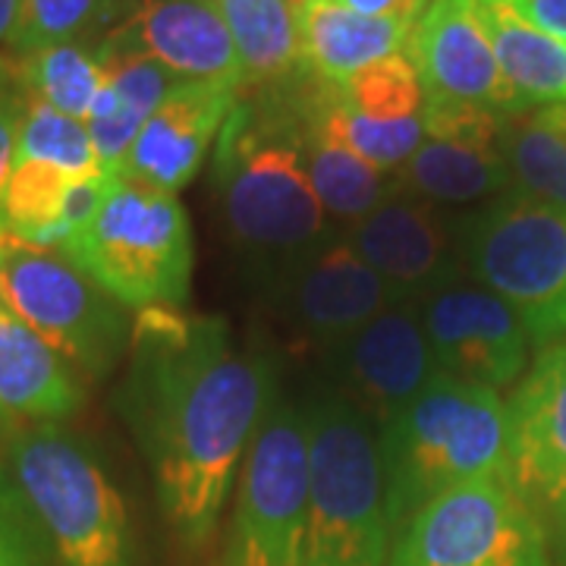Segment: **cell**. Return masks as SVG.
Listing matches in <instances>:
<instances>
[{"label": "cell", "instance_id": "13", "mask_svg": "<svg viewBox=\"0 0 566 566\" xmlns=\"http://www.w3.org/2000/svg\"><path fill=\"white\" fill-rule=\"evenodd\" d=\"M506 412V485L566 557V340L545 346Z\"/></svg>", "mask_w": 566, "mask_h": 566}, {"label": "cell", "instance_id": "25", "mask_svg": "<svg viewBox=\"0 0 566 566\" xmlns=\"http://www.w3.org/2000/svg\"><path fill=\"white\" fill-rule=\"evenodd\" d=\"M494 61L523 111L566 102V41L528 20L516 0H472Z\"/></svg>", "mask_w": 566, "mask_h": 566}, {"label": "cell", "instance_id": "6", "mask_svg": "<svg viewBox=\"0 0 566 566\" xmlns=\"http://www.w3.org/2000/svg\"><path fill=\"white\" fill-rule=\"evenodd\" d=\"M133 312L177 305L192 281V230L174 192L111 177L98 214L61 249Z\"/></svg>", "mask_w": 566, "mask_h": 566}, {"label": "cell", "instance_id": "39", "mask_svg": "<svg viewBox=\"0 0 566 566\" xmlns=\"http://www.w3.org/2000/svg\"><path fill=\"white\" fill-rule=\"evenodd\" d=\"M293 3H296V0H293Z\"/></svg>", "mask_w": 566, "mask_h": 566}, {"label": "cell", "instance_id": "15", "mask_svg": "<svg viewBox=\"0 0 566 566\" xmlns=\"http://www.w3.org/2000/svg\"><path fill=\"white\" fill-rule=\"evenodd\" d=\"M501 114L424 98V139L397 174L400 189L428 205H472L510 192Z\"/></svg>", "mask_w": 566, "mask_h": 566}, {"label": "cell", "instance_id": "5", "mask_svg": "<svg viewBox=\"0 0 566 566\" xmlns=\"http://www.w3.org/2000/svg\"><path fill=\"white\" fill-rule=\"evenodd\" d=\"M7 463L57 564L136 566L120 488L82 438L57 422H39L10 441Z\"/></svg>", "mask_w": 566, "mask_h": 566}, {"label": "cell", "instance_id": "14", "mask_svg": "<svg viewBox=\"0 0 566 566\" xmlns=\"http://www.w3.org/2000/svg\"><path fill=\"white\" fill-rule=\"evenodd\" d=\"M274 281V305L290 340L327 349L394 303H403L346 240H324Z\"/></svg>", "mask_w": 566, "mask_h": 566}, {"label": "cell", "instance_id": "12", "mask_svg": "<svg viewBox=\"0 0 566 566\" xmlns=\"http://www.w3.org/2000/svg\"><path fill=\"white\" fill-rule=\"evenodd\" d=\"M438 365L465 385L504 390L528 365V334L516 312L482 283L447 277L416 303Z\"/></svg>", "mask_w": 566, "mask_h": 566}, {"label": "cell", "instance_id": "26", "mask_svg": "<svg viewBox=\"0 0 566 566\" xmlns=\"http://www.w3.org/2000/svg\"><path fill=\"white\" fill-rule=\"evenodd\" d=\"M501 155L510 192L566 214V102L506 117Z\"/></svg>", "mask_w": 566, "mask_h": 566}, {"label": "cell", "instance_id": "29", "mask_svg": "<svg viewBox=\"0 0 566 566\" xmlns=\"http://www.w3.org/2000/svg\"><path fill=\"white\" fill-rule=\"evenodd\" d=\"M73 180V174L54 164L17 161L0 202L10 237L35 249H63L70 240L63 223V205Z\"/></svg>", "mask_w": 566, "mask_h": 566}, {"label": "cell", "instance_id": "28", "mask_svg": "<svg viewBox=\"0 0 566 566\" xmlns=\"http://www.w3.org/2000/svg\"><path fill=\"white\" fill-rule=\"evenodd\" d=\"M17 76L32 98L85 123L104 85L98 41H63V44H48L39 51L20 54Z\"/></svg>", "mask_w": 566, "mask_h": 566}, {"label": "cell", "instance_id": "11", "mask_svg": "<svg viewBox=\"0 0 566 566\" xmlns=\"http://www.w3.org/2000/svg\"><path fill=\"white\" fill-rule=\"evenodd\" d=\"M322 356L324 390L381 431L438 375L416 303H394Z\"/></svg>", "mask_w": 566, "mask_h": 566}, {"label": "cell", "instance_id": "2", "mask_svg": "<svg viewBox=\"0 0 566 566\" xmlns=\"http://www.w3.org/2000/svg\"><path fill=\"white\" fill-rule=\"evenodd\" d=\"M308 82L312 73L300 70L271 85L264 102L240 98L214 145L211 180L227 233L271 277L327 240L300 145Z\"/></svg>", "mask_w": 566, "mask_h": 566}, {"label": "cell", "instance_id": "4", "mask_svg": "<svg viewBox=\"0 0 566 566\" xmlns=\"http://www.w3.org/2000/svg\"><path fill=\"white\" fill-rule=\"evenodd\" d=\"M308 416V516L303 566H387L390 510L378 431L318 387Z\"/></svg>", "mask_w": 566, "mask_h": 566}, {"label": "cell", "instance_id": "35", "mask_svg": "<svg viewBox=\"0 0 566 566\" xmlns=\"http://www.w3.org/2000/svg\"><path fill=\"white\" fill-rule=\"evenodd\" d=\"M528 20L566 41V0H516Z\"/></svg>", "mask_w": 566, "mask_h": 566}, {"label": "cell", "instance_id": "22", "mask_svg": "<svg viewBox=\"0 0 566 566\" xmlns=\"http://www.w3.org/2000/svg\"><path fill=\"white\" fill-rule=\"evenodd\" d=\"M293 10L303 70L331 85H344L365 66L400 54L416 25L403 17H363L337 0H296Z\"/></svg>", "mask_w": 566, "mask_h": 566}, {"label": "cell", "instance_id": "33", "mask_svg": "<svg viewBox=\"0 0 566 566\" xmlns=\"http://www.w3.org/2000/svg\"><path fill=\"white\" fill-rule=\"evenodd\" d=\"M25 88L17 85L7 95H0V202L7 192V182L13 177L17 167V151H20V126L22 114H25Z\"/></svg>", "mask_w": 566, "mask_h": 566}, {"label": "cell", "instance_id": "27", "mask_svg": "<svg viewBox=\"0 0 566 566\" xmlns=\"http://www.w3.org/2000/svg\"><path fill=\"white\" fill-rule=\"evenodd\" d=\"M243 66L245 85L271 88L303 70L293 0H214Z\"/></svg>", "mask_w": 566, "mask_h": 566}, {"label": "cell", "instance_id": "38", "mask_svg": "<svg viewBox=\"0 0 566 566\" xmlns=\"http://www.w3.org/2000/svg\"><path fill=\"white\" fill-rule=\"evenodd\" d=\"M0 424H3V409H0Z\"/></svg>", "mask_w": 566, "mask_h": 566}, {"label": "cell", "instance_id": "18", "mask_svg": "<svg viewBox=\"0 0 566 566\" xmlns=\"http://www.w3.org/2000/svg\"><path fill=\"white\" fill-rule=\"evenodd\" d=\"M104 41L145 54L180 80L243 88V66L214 0H136Z\"/></svg>", "mask_w": 566, "mask_h": 566}, {"label": "cell", "instance_id": "8", "mask_svg": "<svg viewBox=\"0 0 566 566\" xmlns=\"http://www.w3.org/2000/svg\"><path fill=\"white\" fill-rule=\"evenodd\" d=\"M0 303L85 378H104L133 344L126 305L61 249L0 245Z\"/></svg>", "mask_w": 566, "mask_h": 566}, {"label": "cell", "instance_id": "17", "mask_svg": "<svg viewBox=\"0 0 566 566\" xmlns=\"http://www.w3.org/2000/svg\"><path fill=\"white\" fill-rule=\"evenodd\" d=\"M331 123L359 158L400 174L424 139V88L412 61L390 54L334 85Z\"/></svg>", "mask_w": 566, "mask_h": 566}, {"label": "cell", "instance_id": "1", "mask_svg": "<svg viewBox=\"0 0 566 566\" xmlns=\"http://www.w3.org/2000/svg\"><path fill=\"white\" fill-rule=\"evenodd\" d=\"M126 419L155 472L164 520L205 545L264 412L277 397L274 363L240 344L214 315L142 308L133 324Z\"/></svg>", "mask_w": 566, "mask_h": 566}, {"label": "cell", "instance_id": "23", "mask_svg": "<svg viewBox=\"0 0 566 566\" xmlns=\"http://www.w3.org/2000/svg\"><path fill=\"white\" fill-rule=\"evenodd\" d=\"M98 51L104 61V85L92 104L85 126H88V136L104 170L117 174V167L133 148L145 120L186 80L170 73L158 61L117 48L104 39L98 41Z\"/></svg>", "mask_w": 566, "mask_h": 566}, {"label": "cell", "instance_id": "30", "mask_svg": "<svg viewBox=\"0 0 566 566\" xmlns=\"http://www.w3.org/2000/svg\"><path fill=\"white\" fill-rule=\"evenodd\" d=\"M29 95V92H25ZM17 161H44L61 167L73 177L104 170L98 151L92 145L88 126L76 117H66L51 104L29 95L20 126V151Z\"/></svg>", "mask_w": 566, "mask_h": 566}, {"label": "cell", "instance_id": "7", "mask_svg": "<svg viewBox=\"0 0 566 566\" xmlns=\"http://www.w3.org/2000/svg\"><path fill=\"white\" fill-rule=\"evenodd\" d=\"M460 259L475 283H482L516 312L532 344H564V211L506 192L463 223Z\"/></svg>", "mask_w": 566, "mask_h": 566}, {"label": "cell", "instance_id": "32", "mask_svg": "<svg viewBox=\"0 0 566 566\" xmlns=\"http://www.w3.org/2000/svg\"><path fill=\"white\" fill-rule=\"evenodd\" d=\"M0 566H61L7 465H0Z\"/></svg>", "mask_w": 566, "mask_h": 566}, {"label": "cell", "instance_id": "37", "mask_svg": "<svg viewBox=\"0 0 566 566\" xmlns=\"http://www.w3.org/2000/svg\"><path fill=\"white\" fill-rule=\"evenodd\" d=\"M17 85H20V76H17V63L0 54V95H7V92H10V88H17Z\"/></svg>", "mask_w": 566, "mask_h": 566}, {"label": "cell", "instance_id": "3", "mask_svg": "<svg viewBox=\"0 0 566 566\" xmlns=\"http://www.w3.org/2000/svg\"><path fill=\"white\" fill-rule=\"evenodd\" d=\"M506 441L510 412L501 390L434 375L422 394L378 431L394 528L450 488L504 479Z\"/></svg>", "mask_w": 566, "mask_h": 566}, {"label": "cell", "instance_id": "9", "mask_svg": "<svg viewBox=\"0 0 566 566\" xmlns=\"http://www.w3.org/2000/svg\"><path fill=\"white\" fill-rule=\"evenodd\" d=\"M308 516V416L274 397L245 450L223 566H303Z\"/></svg>", "mask_w": 566, "mask_h": 566}, {"label": "cell", "instance_id": "20", "mask_svg": "<svg viewBox=\"0 0 566 566\" xmlns=\"http://www.w3.org/2000/svg\"><path fill=\"white\" fill-rule=\"evenodd\" d=\"M344 240L403 303H419L428 290L453 277V249L444 221L434 205L403 189L353 221Z\"/></svg>", "mask_w": 566, "mask_h": 566}, {"label": "cell", "instance_id": "16", "mask_svg": "<svg viewBox=\"0 0 566 566\" xmlns=\"http://www.w3.org/2000/svg\"><path fill=\"white\" fill-rule=\"evenodd\" d=\"M406 44L428 102L472 104L501 117L523 114L472 0H428Z\"/></svg>", "mask_w": 566, "mask_h": 566}, {"label": "cell", "instance_id": "31", "mask_svg": "<svg viewBox=\"0 0 566 566\" xmlns=\"http://www.w3.org/2000/svg\"><path fill=\"white\" fill-rule=\"evenodd\" d=\"M120 0H22L13 51L29 54L48 44L85 41L98 25L111 22Z\"/></svg>", "mask_w": 566, "mask_h": 566}, {"label": "cell", "instance_id": "19", "mask_svg": "<svg viewBox=\"0 0 566 566\" xmlns=\"http://www.w3.org/2000/svg\"><path fill=\"white\" fill-rule=\"evenodd\" d=\"M237 102V88L214 82H180L167 95V102L145 120L133 148L117 167V177L177 196V189L199 174L211 142L221 136Z\"/></svg>", "mask_w": 566, "mask_h": 566}, {"label": "cell", "instance_id": "34", "mask_svg": "<svg viewBox=\"0 0 566 566\" xmlns=\"http://www.w3.org/2000/svg\"><path fill=\"white\" fill-rule=\"evenodd\" d=\"M337 3L363 17H403V20H419L428 7V0H337Z\"/></svg>", "mask_w": 566, "mask_h": 566}, {"label": "cell", "instance_id": "24", "mask_svg": "<svg viewBox=\"0 0 566 566\" xmlns=\"http://www.w3.org/2000/svg\"><path fill=\"white\" fill-rule=\"evenodd\" d=\"M76 368L0 303V409L32 422H61L82 409Z\"/></svg>", "mask_w": 566, "mask_h": 566}, {"label": "cell", "instance_id": "10", "mask_svg": "<svg viewBox=\"0 0 566 566\" xmlns=\"http://www.w3.org/2000/svg\"><path fill=\"white\" fill-rule=\"evenodd\" d=\"M387 566H554L551 538L506 479L450 488L406 520Z\"/></svg>", "mask_w": 566, "mask_h": 566}, {"label": "cell", "instance_id": "21", "mask_svg": "<svg viewBox=\"0 0 566 566\" xmlns=\"http://www.w3.org/2000/svg\"><path fill=\"white\" fill-rule=\"evenodd\" d=\"M331 92H334L331 82L312 76L305 92L303 136H300L305 170L324 211L344 221H359L394 192H400V182L397 174L371 167L340 139V133L331 123Z\"/></svg>", "mask_w": 566, "mask_h": 566}, {"label": "cell", "instance_id": "36", "mask_svg": "<svg viewBox=\"0 0 566 566\" xmlns=\"http://www.w3.org/2000/svg\"><path fill=\"white\" fill-rule=\"evenodd\" d=\"M22 0H0V44H13Z\"/></svg>", "mask_w": 566, "mask_h": 566}]
</instances>
